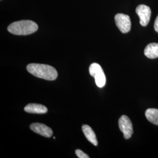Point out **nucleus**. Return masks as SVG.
Listing matches in <instances>:
<instances>
[{
    "instance_id": "1",
    "label": "nucleus",
    "mask_w": 158,
    "mask_h": 158,
    "mask_svg": "<svg viewBox=\"0 0 158 158\" xmlns=\"http://www.w3.org/2000/svg\"><path fill=\"white\" fill-rule=\"evenodd\" d=\"M27 69L29 73L40 79L54 80L57 77L56 70L49 65L31 63L27 66Z\"/></svg>"
},
{
    "instance_id": "2",
    "label": "nucleus",
    "mask_w": 158,
    "mask_h": 158,
    "mask_svg": "<svg viewBox=\"0 0 158 158\" xmlns=\"http://www.w3.org/2000/svg\"><path fill=\"white\" fill-rule=\"evenodd\" d=\"M38 29L36 23L31 20H22L11 23L8 31L16 35H28L35 32Z\"/></svg>"
},
{
    "instance_id": "3",
    "label": "nucleus",
    "mask_w": 158,
    "mask_h": 158,
    "mask_svg": "<svg viewBox=\"0 0 158 158\" xmlns=\"http://www.w3.org/2000/svg\"><path fill=\"white\" fill-rule=\"evenodd\" d=\"M91 76L95 79L96 84L98 87H103L106 83V77L101 66L96 63L91 64L89 68Z\"/></svg>"
},
{
    "instance_id": "4",
    "label": "nucleus",
    "mask_w": 158,
    "mask_h": 158,
    "mask_svg": "<svg viewBox=\"0 0 158 158\" xmlns=\"http://www.w3.org/2000/svg\"><path fill=\"white\" fill-rule=\"evenodd\" d=\"M115 22L119 30L122 33L126 34L130 32L131 23L128 15L124 14H117L115 16Z\"/></svg>"
},
{
    "instance_id": "5",
    "label": "nucleus",
    "mask_w": 158,
    "mask_h": 158,
    "mask_svg": "<svg viewBox=\"0 0 158 158\" xmlns=\"http://www.w3.org/2000/svg\"><path fill=\"white\" fill-rule=\"evenodd\" d=\"M119 128L124 134L125 139H128L133 134L132 124L130 119L126 115H122L118 121Z\"/></svg>"
},
{
    "instance_id": "6",
    "label": "nucleus",
    "mask_w": 158,
    "mask_h": 158,
    "mask_svg": "<svg viewBox=\"0 0 158 158\" xmlns=\"http://www.w3.org/2000/svg\"><path fill=\"white\" fill-rule=\"evenodd\" d=\"M136 12L140 19V24L142 27H146L149 23L151 16V10L148 6L142 4L136 8Z\"/></svg>"
},
{
    "instance_id": "7",
    "label": "nucleus",
    "mask_w": 158,
    "mask_h": 158,
    "mask_svg": "<svg viewBox=\"0 0 158 158\" xmlns=\"http://www.w3.org/2000/svg\"><path fill=\"white\" fill-rule=\"evenodd\" d=\"M30 128L34 132L46 138H50L53 135L51 128L40 123H33L30 125Z\"/></svg>"
},
{
    "instance_id": "8",
    "label": "nucleus",
    "mask_w": 158,
    "mask_h": 158,
    "mask_svg": "<svg viewBox=\"0 0 158 158\" xmlns=\"http://www.w3.org/2000/svg\"><path fill=\"white\" fill-rule=\"evenodd\" d=\"M25 112L31 114H45L48 109L45 106L39 104H29L24 108Z\"/></svg>"
},
{
    "instance_id": "9",
    "label": "nucleus",
    "mask_w": 158,
    "mask_h": 158,
    "mask_svg": "<svg viewBox=\"0 0 158 158\" xmlns=\"http://www.w3.org/2000/svg\"><path fill=\"white\" fill-rule=\"evenodd\" d=\"M82 130L87 140L90 142L94 145L97 146L98 145V142L96 138V134L90 127L87 125H84L82 127Z\"/></svg>"
},
{
    "instance_id": "10",
    "label": "nucleus",
    "mask_w": 158,
    "mask_h": 158,
    "mask_svg": "<svg viewBox=\"0 0 158 158\" xmlns=\"http://www.w3.org/2000/svg\"><path fill=\"white\" fill-rule=\"evenodd\" d=\"M145 55L149 59L158 57V44L151 43L146 46L144 51Z\"/></svg>"
},
{
    "instance_id": "11",
    "label": "nucleus",
    "mask_w": 158,
    "mask_h": 158,
    "mask_svg": "<svg viewBox=\"0 0 158 158\" xmlns=\"http://www.w3.org/2000/svg\"><path fill=\"white\" fill-rule=\"evenodd\" d=\"M147 119L153 124L158 125V109L149 108L145 112Z\"/></svg>"
},
{
    "instance_id": "12",
    "label": "nucleus",
    "mask_w": 158,
    "mask_h": 158,
    "mask_svg": "<svg viewBox=\"0 0 158 158\" xmlns=\"http://www.w3.org/2000/svg\"><path fill=\"white\" fill-rule=\"evenodd\" d=\"M76 154L79 158H89V156L86 153L83 152L80 149L76 150Z\"/></svg>"
},
{
    "instance_id": "13",
    "label": "nucleus",
    "mask_w": 158,
    "mask_h": 158,
    "mask_svg": "<svg viewBox=\"0 0 158 158\" xmlns=\"http://www.w3.org/2000/svg\"><path fill=\"white\" fill-rule=\"evenodd\" d=\"M154 29L155 30V31L158 33V17H156V20L155 21V23H154Z\"/></svg>"
}]
</instances>
